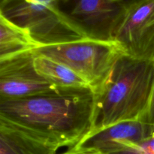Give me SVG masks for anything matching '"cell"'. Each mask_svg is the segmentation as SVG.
<instances>
[{
  "label": "cell",
  "instance_id": "obj_1",
  "mask_svg": "<svg viewBox=\"0 0 154 154\" xmlns=\"http://www.w3.org/2000/svg\"><path fill=\"white\" fill-rule=\"evenodd\" d=\"M95 108L90 87H59L31 97L0 99V118L69 149L91 132Z\"/></svg>",
  "mask_w": 154,
  "mask_h": 154
},
{
  "label": "cell",
  "instance_id": "obj_2",
  "mask_svg": "<svg viewBox=\"0 0 154 154\" xmlns=\"http://www.w3.org/2000/svg\"><path fill=\"white\" fill-rule=\"evenodd\" d=\"M154 89V62L128 55L116 63L96 92L90 134L126 121L137 120L147 108Z\"/></svg>",
  "mask_w": 154,
  "mask_h": 154
},
{
  "label": "cell",
  "instance_id": "obj_3",
  "mask_svg": "<svg viewBox=\"0 0 154 154\" xmlns=\"http://www.w3.org/2000/svg\"><path fill=\"white\" fill-rule=\"evenodd\" d=\"M60 0H2L0 16L26 30L42 46L88 38L58 7Z\"/></svg>",
  "mask_w": 154,
  "mask_h": 154
},
{
  "label": "cell",
  "instance_id": "obj_4",
  "mask_svg": "<svg viewBox=\"0 0 154 154\" xmlns=\"http://www.w3.org/2000/svg\"><path fill=\"white\" fill-rule=\"evenodd\" d=\"M34 52L70 68L87 81L94 93L102 87L116 63L127 55L117 41L90 38L45 45Z\"/></svg>",
  "mask_w": 154,
  "mask_h": 154
},
{
  "label": "cell",
  "instance_id": "obj_5",
  "mask_svg": "<svg viewBox=\"0 0 154 154\" xmlns=\"http://www.w3.org/2000/svg\"><path fill=\"white\" fill-rule=\"evenodd\" d=\"M58 7L87 38L101 41H115L127 10L113 0H60Z\"/></svg>",
  "mask_w": 154,
  "mask_h": 154
},
{
  "label": "cell",
  "instance_id": "obj_6",
  "mask_svg": "<svg viewBox=\"0 0 154 154\" xmlns=\"http://www.w3.org/2000/svg\"><path fill=\"white\" fill-rule=\"evenodd\" d=\"M115 41L129 57L154 62V0H140L127 8Z\"/></svg>",
  "mask_w": 154,
  "mask_h": 154
},
{
  "label": "cell",
  "instance_id": "obj_7",
  "mask_svg": "<svg viewBox=\"0 0 154 154\" xmlns=\"http://www.w3.org/2000/svg\"><path fill=\"white\" fill-rule=\"evenodd\" d=\"M34 57L30 51L0 61V99L31 97L59 88L38 73Z\"/></svg>",
  "mask_w": 154,
  "mask_h": 154
},
{
  "label": "cell",
  "instance_id": "obj_8",
  "mask_svg": "<svg viewBox=\"0 0 154 154\" xmlns=\"http://www.w3.org/2000/svg\"><path fill=\"white\" fill-rule=\"evenodd\" d=\"M150 135L148 129L138 120L123 122L88 135L63 154H116Z\"/></svg>",
  "mask_w": 154,
  "mask_h": 154
},
{
  "label": "cell",
  "instance_id": "obj_9",
  "mask_svg": "<svg viewBox=\"0 0 154 154\" xmlns=\"http://www.w3.org/2000/svg\"><path fill=\"white\" fill-rule=\"evenodd\" d=\"M57 146L0 118V154H54Z\"/></svg>",
  "mask_w": 154,
  "mask_h": 154
},
{
  "label": "cell",
  "instance_id": "obj_10",
  "mask_svg": "<svg viewBox=\"0 0 154 154\" xmlns=\"http://www.w3.org/2000/svg\"><path fill=\"white\" fill-rule=\"evenodd\" d=\"M40 47L26 30L0 16V61Z\"/></svg>",
  "mask_w": 154,
  "mask_h": 154
},
{
  "label": "cell",
  "instance_id": "obj_11",
  "mask_svg": "<svg viewBox=\"0 0 154 154\" xmlns=\"http://www.w3.org/2000/svg\"><path fill=\"white\" fill-rule=\"evenodd\" d=\"M34 66L41 76L57 87L90 88L87 81L72 69L45 56L35 53Z\"/></svg>",
  "mask_w": 154,
  "mask_h": 154
},
{
  "label": "cell",
  "instance_id": "obj_12",
  "mask_svg": "<svg viewBox=\"0 0 154 154\" xmlns=\"http://www.w3.org/2000/svg\"><path fill=\"white\" fill-rule=\"evenodd\" d=\"M116 154H154V133L141 142Z\"/></svg>",
  "mask_w": 154,
  "mask_h": 154
},
{
  "label": "cell",
  "instance_id": "obj_13",
  "mask_svg": "<svg viewBox=\"0 0 154 154\" xmlns=\"http://www.w3.org/2000/svg\"><path fill=\"white\" fill-rule=\"evenodd\" d=\"M148 129L151 135L154 133V89L147 108L138 119Z\"/></svg>",
  "mask_w": 154,
  "mask_h": 154
},
{
  "label": "cell",
  "instance_id": "obj_14",
  "mask_svg": "<svg viewBox=\"0 0 154 154\" xmlns=\"http://www.w3.org/2000/svg\"><path fill=\"white\" fill-rule=\"evenodd\" d=\"M114 2H115L117 4L120 5L121 6H123V8H125L126 9L129 8L130 6L133 5L134 4H135L136 2H139L140 0H113Z\"/></svg>",
  "mask_w": 154,
  "mask_h": 154
},
{
  "label": "cell",
  "instance_id": "obj_15",
  "mask_svg": "<svg viewBox=\"0 0 154 154\" xmlns=\"http://www.w3.org/2000/svg\"><path fill=\"white\" fill-rule=\"evenodd\" d=\"M54 154H56V153H54Z\"/></svg>",
  "mask_w": 154,
  "mask_h": 154
}]
</instances>
